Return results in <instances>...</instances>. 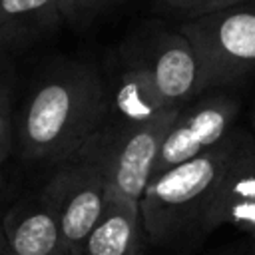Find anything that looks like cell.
I'll list each match as a JSON object with an SVG mask.
<instances>
[{
	"label": "cell",
	"mask_w": 255,
	"mask_h": 255,
	"mask_svg": "<svg viewBox=\"0 0 255 255\" xmlns=\"http://www.w3.org/2000/svg\"><path fill=\"white\" fill-rule=\"evenodd\" d=\"M106 108V86L96 68L80 62L50 68L36 82L18 120L22 155L62 163L98 131Z\"/></svg>",
	"instance_id": "1"
},
{
	"label": "cell",
	"mask_w": 255,
	"mask_h": 255,
	"mask_svg": "<svg viewBox=\"0 0 255 255\" xmlns=\"http://www.w3.org/2000/svg\"><path fill=\"white\" fill-rule=\"evenodd\" d=\"M243 129H233L211 149L153 175L139 199L141 227L153 241L201 229L203 215L231 161Z\"/></svg>",
	"instance_id": "2"
},
{
	"label": "cell",
	"mask_w": 255,
	"mask_h": 255,
	"mask_svg": "<svg viewBox=\"0 0 255 255\" xmlns=\"http://www.w3.org/2000/svg\"><path fill=\"white\" fill-rule=\"evenodd\" d=\"M181 108H171L145 124L102 122L98 131L80 147L104 175L108 193L139 201L153 171L159 145Z\"/></svg>",
	"instance_id": "3"
},
{
	"label": "cell",
	"mask_w": 255,
	"mask_h": 255,
	"mask_svg": "<svg viewBox=\"0 0 255 255\" xmlns=\"http://www.w3.org/2000/svg\"><path fill=\"white\" fill-rule=\"evenodd\" d=\"M179 32L197 54L203 92L255 74V0L185 20Z\"/></svg>",
	"instance_id": "4"
},
{
	"label": "cell",
	"mask_w": 255,
	"mask_h": 255,
	"mask_svg": "<svg viewBox=\"0 0 255 255\" xmlns=\"http://www.w3.org/2000/svg\"><path fill=\"white\" fill-rule=\"evenodd\" d=\"M42 193L58 215L70 255H82L84 243L108 199V187L98 163L82 151L74 153L60 163Z\"/></svg>",
	"instance_id": "5"
},
{
	"label": "cell",
	"mask_w": 255,
	"mask_h": 255,
	"mask_svg": "<svg viewBox=\"0 0 255 255\" xmlns=\"http://www.w3.org/2000/svg\"><path fill=\"white\" fill-rule=\"evenodd\" d=\"M237 114L239 100L227 92H215L185 104L163 135L151 177L217 145L235 129Z\"/></svg>",
	"instance_id": "6"
},
{
	"label": "cell",
	"mask_w": 255,
	"mask_h": 255,
	"mask_svg": "<svg viewBox=\"0 0 255 255\" xmlns=\"http://www.w3.org/2000/svg\"><path fill=\"white\" fill-rule=\"evenodd\" d=\"M126 48L145 68L169 108H183L203 94L197 54L179 30L141 32Z\"/></svg>",
	"instance_id": "7"
},
{
	"label": "cell",
	"mask_w": 255,
	"mask_h": 255,
	"mask_svg": "<svg viewBox=\"0 0 255 255\" xmlns=\"http://www.w3.org/2000/svg\"><path fill=\"white\" fill-rule=\"evenodd\" d=\"M221 225L237 227L255 237V139L247 131H243L219 179L199 231L205 233Z\"/></svg>",
	"instance_id": "8"
},
{
	"label": "cell",
	"mask_w": 255,
	"mask_h": 255,
	"mask_svg": "<svg viewBox=\"0 0 255 255\" xmlns=\"http://www.w3.org/2000/svg\"><path fill=\"white\" fill-rule=\"evenodd\" d=\"M104 86L108 98L104 122L145 124L171 110L159 96L145 68L126 46H122L112 58Z\"/></svg>",
	"instance_id": "9"
},
{
	"label": "cell",
	"mask_w": 255,
	"mask_h": 255,
	"mask_svg": "<svg viewBox=\"0 0 255 255\" xmlns=\"http://www.w3.org/2000/svg\"><path fill=\"white\" fill-rule=\"evenodd\" d=\"M0 221L10 255H70L58 215L44 193L22 199Z\"/></svg>",
	"instance_id": "10"
},
{
	"label": "cell",
	"mask_w": 255,
	"mask_h": 255,
	"mask_svg": "<svg viewBox=\"0 0 255 255\" xmlns=\"http://www.w3.org/2000/svg\"><path fill=\"white\" fill-rule=\"evenodd\" d=\"M82 255H141L139 201L108 193L106 207L90 231Z\"/></svg>",
	"instance_id": "11"
},
{
	"label": "cell",
	"mask_w": 255,
	"mask_h": 255,
	"mask_svg": "<svg viewBox=\"0 0 255 255\" xmlns=\"http://www.w3.org/2000/svg\"><path fill=\"white\" fill-rule=\"evenodd\" d=\"M58 22V0H0V54L20 48Z\"/></svg>",
	"instance_id": "12"
},
{
	"label": "cell",
	"mask_w": 255,
	"mask_h": 255,
	"mask_svg": "<svg viewBox=\"0 0 255 255\" xmlns=\"http://www.w3.org/2000/svg\"><path fill=\"white\" fill-rule=\"evenodd\" d=\"M122 2L124 0H58V10L64 22L72 26H86Z\"/></svg>",
	"instance_id": "13"
},
{
	"label": "cell",
	"mask_w": 255,
	"mask_h": 255,
	"mask_svg": "<svg viewBox=\"0 0 255 255\" xmlns=\"http://www.w3.org/2000/svg\"><path fill=\"white\" fill-rule=\"evenodd\" d=\"M241 2L245 0H157V8L185 22V20H193Z\"/></svg>",
	"instance_id": "14"
},
{
	"label": "cell",
	"mask_w": 255,
	"mask_h": 255,
	"mask_svg": "<svg viewBox=\"0 0 255 255\" xmlns=\"http://www.w3.org/2000/svg\"><path fill=\"white\" fill-rule=\"evenodd\" d=\"M14 139V124H12V108L0 112V161L8 155Z\"/></svg>",
	"instance_id": "15"
},
{
	"label": "cell",
	"mask_w": 255,
	"mask_h": 255,
	"mask_svg": "<svg viewBox=\"0 0 255 255\" xmlns=\"http://www.w3.org/2000/svg\"><path fill=\"white\" fill-rule=\"evenodd\" d=\"M6 108H12V92H10V86L0 80V112Z\"/></svg>",
	"instance_id": "16"
},
{
	"label": "cell",
	"mask_w": 255,
	"mask_h": 255,
	"mask_svg": "<svg viewBox=\"0 0 255 255\" xmlns=\"http://www.w3.org/2000/svg\"><path fill=\"white\" fill-rule=\"evenodd\" d=\"M0 255H10V249H8V243H6L4 231H2V221H0Z\"/></svg>",
	"instance_id": "17"
},
{
	"label": "cell",
	"mask_w": 255,
	"mask_h": 255,
	"mask_svg": "<svg viewBox=\"0 0 255 255\" xmlns=\"http://www.w3.org/2000/svg\"><path fill=\"white\" fill-rule=\"evenodd\" d=\"M2 187H4V177H2V173H0V191H2Z\"/></svg>",
	"instance_id": "18"
},
{
	"label": "cell",
	"mask_w": 255,
	"mask_h": 255,
	"mask_svg": "<svg viewBox=\"0 0 255 255\" xmlns=\"http://www.w3.org/2000/svg\"><path fill=\"white\" fill-rule=\"evenodd\" d=\"M253 126H255V110H253Z\"/></svg>",
	"instance_id": "19"
}]
</instances>
